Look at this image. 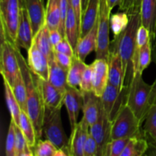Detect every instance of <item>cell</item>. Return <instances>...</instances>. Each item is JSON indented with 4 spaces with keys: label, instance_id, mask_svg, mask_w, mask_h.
Segmentation results:
<instances>
[{
    "label": "cell",
    "instance_id": "cell-1",
    "mask_svg": "<svg viewBox=\"0 0 156 156\" xmlns=\"http://www.w3.org/2000/svg\"><path fill=\"white\" fill-rule=\"evenodd\" d=\"M15 50L26 85V91H27L26 112L28 114L29 117L34 126L37 138V140H40L43 134V117H44L45 106L34 79L33 73L27 65V62H26L24 56L21 54L19 47L15 45Z\"/></svg>",
    "mask_w": 156,
    "mask_h": 156
},
{
    "label": "cell",
    "instance_id": "cell-2",
    "mask_svg": "<svg viewBox=\"0 0 156 156\" xmlns=\"http://www.w3.org/2000/svg\"><path fill=\"white\" fill-rule=\"evenodd\" d=\"M126 105L133 111L142 123L145 121L152 104V85H149L143 79V74L136 72L128 84Z\"/></svg>",
    "mask_w": 156,
    "mask_h": 156
},
{
    "label": "cell",
    "instance_id": "cell-3",
    "mask_svg": "<svg viewBox=\"0 0 156 156\" xmlns=\"http://www.w3.org/2000/svg\"><path fill=\"white\" fill-rule=\"evenodd\" d=\"M141 24L140 13L129 15V21L126 28L120 36L114 38V47L121 57L125 80L129 73L131 77L133 76V60L136 47L137 30Z\"/></svg>",
    "mask_w": 156,
    "mask_h": 156
},
{
    "label": "cell",
    "instance_id": "cell-4",
    "mask_svg": "<svg viewBox=\"0 0 156 156\" xmlns=\"http://www.w3.org/2000/svg\"><path fill=\"white\" fill-rule=\"evenodd\" d=\"M43 133L58 149H68L69 140L62 126L61 108L45 106L43 117Z\"/></svg>",
    "mask_w": 156,
    "mask_h": 156
},
{
    "label": "cell",
    "instance_id": "cell-5",
    "mask_svg": "<svg viewBox=\"0 0 156 156\" xmlns=\"http://www.w3.org/2000/svg\"><path fill=\"white\" fill-rule=\"evenodd\" d=\"M142 123L127 105L123 107L111 125V140L144 136L141 133Z\"/></svg>",
    "mask_w": 156,
    "mask_h": 156
},
{
    "label": "cell",
    "instance_id": "cell-6",
    "mask_svg": "<svg viewBox=\"0 0 156 156\" xmlns=\"http://www.w3.org/2000/svg\"><path fill=\"white\" fill-rule=\"evenodd\" d=\"M20 12V0H0L1 37H6L14 44L16 42Z\"/></svg>",
    "mask_w": 156,
    "mask_h": 156
},
{
    "label": "cell",
    "instance_id": "cell-7",
    "mask_svg": "<svg viewBox=\"0 0 156 156\" xmlns=\"http://www.w3.org/2000/svg\"><path fill=\"white\" fill-rule=\"evenodd\" d=\"M111 9L107 0H100L99 14L98 18V40L96 48V59H103L108 61L110 55V27H111Z\"/></svg>",
    "mask_w": 156,
    "mask_h": 156
},
{
    "label": "cell",
    "instance_id": "cell-8",
    "mask_svg": "<svg viewBox=\"0 0 156 156\" xmlns=\"http://www.w3.org/2000/svg\"><path fill=\"white\" fill-rule=\"evenodd\" d=\"M20 70L15 45L6 37H1L0 72L2 78L12 87Z\"/></svg>",
    "mask_w": 156,
    "mask_h": 156
},
{
    "label": "cell",
    "instance_id": "cell-9",
    "mask_svg": "<svg viewBox=\"0 0 156 156\" xmlns=\"http://www.w3.org/2000/svg\"><path fill=\"white\" fill-rule=\"evenodd\" d=\"M128 85H126L122 90L117 87L108 83L101 97L102 107L108 117L112 123L119 114L120 110L126 105Z\"/></svg>",
    "mask_w": 156,
    "mask_h": 156
},
{
    "label": "cell",
    "instance_id": "cell-10",
    "mask_svg": "<svg viewBox=\"0 0 156 156\" xmlns=\"http://www.w3.org/2000/svg\"><path fill=\"white\" fill-rule=\"evenodd\" d=\"M111 125L112 123L107 117L103 107H101L98 119L94 124L90 126L89 129L98 145V155H105L107 145L111 140Z\"/></svg>",
    "mask_w": 156,
    "mask_h": 156
},
{
    "label": "cell",
    "instance_id": "cell-11",
    "mask_svg": "<svg viewBox=\"0 0 156 156\" xmlns=\"http://www.w3.org/2000/svg\"><path fill=\"white\" fill-rule=\"evenodd\" d=\"M34 79L42 98L44 106L55 108H62L64 105L65 94L53 86L48 80L39 78L33 73Z\"/></svg>",
    "mask_w": 156,
    "mask_h": 156
},
{
    "label": "cell",
    "instance_id": "cell-12",
    "mask_svg": "<svg viewBox=\"0 0 156 156\" xmlns=\"http://www.w3.org/2000/svg\"><path fill=\"white\" fill-rule=\"evenodd\" d=\"M89 129V124L82 117L80 122L71 130L68 144L69 155L84 156V146L90 132Z\"/></svg>",
    "mask_w": 156,
    "mask_h": 156
},
{
    "label": "cell",
    "instance_id": "cell-13",
    "mask_svg": "<svg viewBox=\"0 0 156 156\" xmlns=\"http://www.w3.org/2000/svg\"><path fill=\"white\" fill-rule=\"evenodd\" d=\"M34 34L31 22L28 13L24 3H21L19 24L17 30V38L15 46L19 48H24L28 50L33 43Z\"/></svg>",
    "mask_w": 156,
    "mask_h": 156
},
{
    "label": "cell",
    "instance_id": "cell-14",
    "mask_svg": "<svg viewBox=\"0 0 156 156\" xmlns=\"http://www.w3.org/2000/svg\"><path fill=\"white\" fill-rule=\"evenodd\" d=\"M27 65L34 74L41 79L48 80L49 60L34 42L27 50Z\"/></svg>",
    "mask_w": 156,
    "mask_h": 156
},
{
    "label": "cell",
    "instance_id": "cell-15",
    "mask_svg": "<svg viewBox=\"0 0 156 156\" xmlns=\"http://www.w3.org/2000/svg\"><path fill=\"white\" fill-rule=\"evenodd\" d=\"M64 105L67 110L71 130L78 123V116L83 105V97L81 90L67 86L64 97Z\"/></svg>",
    "mask_w": 156,
    "mask_h": 156
},
{
    "label": "cell",
    "instance_id": "cell-16",
    "mask_svg": "<svg viewBox=\"0 0 156 156\" xmlns=\"http://www.w3.org/2000/svg\"><path fill=\"white\" fill-rule=\"evenodd\" d=\"M108 83L117 87L120 90L123 89L125 85V78L123 74V66L121 57L118 51L114 48H110V55L108 58Z\"/></svg>",
    "mask_w": 156,
    "mask_h": 156
},
{
    "label": "cell",
    "instance_id": "cell-17",
    "mask_svg": "<svg viewBox=\"0 0 156 156\" xmlns=\"http://www.w3.org/2000/svg\"><path fill=\"white\" fill-rule=\"evenodd\" d=\"M91 65L93 70L92 91L101 98L109 82L108 62L105 59H96Z\"/></svg>",
    "mask_w": 156,
    "mask_h": 156
},
{
    "label": "cell",
    "instance_id": "cell-18",
    "mask_svg": "<svg viewBox=\"0 0 156 156\" xmlns=\"http://www.w3.org/2000/svg\"><path fill=\"white\" fill-rule=\"evenodd\" d=\"M83 105H82V112L83 118L85 119L89 126L94 124L98 119L101 109V98L98 97L92 91H83Z\"/></svg>",
    "mask_w": 156,
    "mask_h": 156
},
{
    "label": "cell",
    "instance_id": "cell-19",
    "mask_svg": "<svg viewBox=\"0 0 156 156\" xmlns=\"http://www.w3.org/2000/svg\"><path fill=\"white\" fill-rule=\"evenodd\" d=\"M24 4L31 22L34 34L35 35L45 24L46 8L44 7V0H24Z\"/></svg>",
    "mask_w": 156,
    "mask_h": 156
},
{
    "label": "cell",
    "instance_id": "cell-20",
    "mask_svg": "<svg viewBox=\"0 0 156 156\" xmlns=\"http://www.w3.org/2000/svg\"><path fill=\"white\" fill-rule=\"evenodd\" d=\"M98 24L96 22L94 27L82 37L79 38L75 49V56L79 57L82 60L85 61L87 56L93 51H95L97 48L98 40Z\"/></svg>",
    "mask_w": 156,
    "mask_h": 156
},
{
    "label": "cell",
    "instance_id": "cell-21",
    "mask_svg": "<svg viewBox=\"0 0 156 156\" xmlns=\"http://www.w3.org/2000/svg\"><path fill=\"white\" fill-rule=\"evenodd\" d=\"M100 0H88L85 9L82 13L80 37L85 36L96 24L98 18Z\"/></svg>",
    "mask_w": 156,
    "mask_h": 156
},
{
    "label": "cell",
    "instance_id": "cell-22",
    "mask_svg": "<svg viewBox=\"0 0 156 156\" xmlns=\"http://www.w3.org/2000/svg\"><path fill=\"white\" fill-rule=\"evenodd\" d=\"M64 28H65V37L69 41L75 51V49L80 37V27L76 13L69 3V0L68 12L65 20Z\"/></svg>",
    "mask_w": 156,
    "mask_h": 156
},
{
    "label": "cell",
    "instance_id": "cell-23",
    "mask_svg": "<svg viewBox=\"0 0 156 156\" xmlns=\"http://www.w3.org/2000/svg\"><path fill=\"white\" fill-rule=\"evenodd\" d=\"M50 71H49L48 81L56 87L62 93L65 94L66 91L67 85V75L68 71L62 68L54 59L49 61Z\"/></svg>",
    "mask_w": 156,
    "mask_h": 156
},
{
    "label": "cell",
    "instance_id": "cell-24",
    "mask_svg": "<svg viewBox=\"0 0 156 156\" xmlns=\"http://www.w3.org/2000/svg\"><path fill=\"white\" fill-rule=\"evenodd\" d=\"M142 25L145 26L151 34L156 27V0H142L140 9Z\"/></svg>",
    "mask_w": 156,
    "mask_h": 156
},
{
    "label": "cell",
    "instance_id": "cell-25",
    "mask_svg": "<svg viewBox=\"0 0 156 156\" xmlns=\"http://www.w3.org/2000/svg\"><path fill=\"white\" fill-rule=\"evenodd\" d=\"M33 42L36 44L38 49L47 56L49 61L54 59V48L50 41L49 28L47 24H44L37 32L34 37Z\"/></svg>",
    "mask_w": 156,
    "mask_h": 156
},
{
    "label": "cell",
    "instance_id": "cell-26",
    "mask_svg": "<svg viewBox=\"0 0 156 156\" xmlns=\"http://www.w3.org/2000/svg\"><path fill=\"white\" fill-rule=\"evenodd\" d=\"M3 85L5 89V97L6 104L8 109L11 114V117L17 126L20 124V117H21V108L18 104V100L15 97L12 86L5 79H3Z\"/></svg>",
    "mask_w": 156,
    "mask_h": 156
},
{
    "label": "cell",
    "instance_id": "cell-27",
    "mask_svg": "<svg viewBox=\"0 0 156 156\" xmlns=\"http://www.w3.org/2000/svg\"><path fill=\"white\" fill-rule=\"evenodd\" d=\"M143 136L148 141L149 146L150 145L155 149L156 154V104L151 107L145 120Z\"/></svg>",
    "mask_w": 156,
    "mask_h": 156
},
{
    "label": "cell",
    "instance_id": "cell-28",
    "mask_svg": "<svg viewBox=\"0 0 156 156\" xmlns=\"http://www.w3.org/2000/svg\"><path fill=\"white\" fill-rule=\"evenodd\" d=\"M152 44L151 38L146 45L143 46L133 60V74L136 72L143 74V71L149 66L152 61Z\"/></svg>",
    "mask_w": 156,
    "mask_h": 156
},
{
    "label": "cell",
    "instance_id": "cell-29",
    "mask_svg": "<svg viewBox=\"0 0 156 156\" xmlns=\"http://www.w3.org/2000/svg\"><path fill=\"white\" fill-rule=\"evenodd\" d=\"M61 21V12L59 0H47L46 6L45 24L50 30L59 29Z\"/></svg>",
    "mask_w": 156,
    "mask_h": 156
},
{
    "label": "cell",
    "instance_id": "cell-30",
    "mask_svg": "<svg viewBox=\"0 0 156 156\" xmlns=\"http://www.w3.org/2000/svg\"><path fill=\"white\" fill-rule=\"evenodd\" d=\"M85 61L82 60L76 56H73V63L68 71L67 85L70 87L76 88L79 85L84 71L87 67Z\"/></svg>",
    "mask_w": 156,
    "mask_h": 156
},
{
    "label": "cell",
    "instance_id": "cell-31",
    "mask_svg": "<svg viewBox=\"0 0 156 156\" xmlns=\"http://www.w3.org/2000/svg\"><path fill=\"white\" fill-rule=\"evenodd\" d=\"M149 143L144 136H136L129 139L121 156H141L148 150Z\"/></svg>",
    "mask_w": 156,
    "mask_h": 156
},
{
    "label": "cell",
    "instance_id": "cell-32",
    "mask_svg": "<svg viewBox=\"0 0 156 156\" xmlns=\"http://www.w3.org/2000/svg\"><path fill=\"white\" fill-rule=\"evenodd\" d=\"M24 133V136L27 139L28 144L32 149L34 148L37 144V133L34 126L32 123L31 120L29 117L27 112L21 110V117H20V124L18 126Z\"/></svg>",
    "mask_w": 156,
    "mask_h": 156
},
{
    "label": "cell",
    "instance_id": "cell-33",
    "mask_svg": "<svg viewBox=\"0 0 156 156\" xmlns=\"http://www.w3.org/2000/svg\"><path fill=\"white\" fill-rule=\"evenodd\" d=\"M12 88L21 110L27 111V91L25 82L21 70L17 76L15 83Z\"/></svg>",
    "mask_w": 156,
    "mask_h": 156
},
{
    "label": "cell",
    "instance_id": "cell-34",
    "mask_svg": "<svg viewBox=\"0 0 156 156\" xmlns=\"http://www.w3.org/2000/svg\"><path fill=\"white\" fill-rule=\"evenodd\" d=\"M129 21V16L125 12H120L118 13L111 15V28L114 35V38L117 37L122 34V32L126 28Z\"/></svg>",
    "mask_w": 156,
    "mask_h": 156
},
{
    "label": "cell",
    "instance_id": "cell-35",
    "mask_svg": "<svg viewBox=\"0 0 156 156\" xmlns=\"http://www.w3.org/2000/svg\"><path fill=\"white\" fill-rule=\"evenodd\" d=\"M15 154L16 156L34 155L32 148L29 146L27 139L18 126L15 124Z\"/></svg>",
    "mask_w": 156,
    "mask_h": 156
},
{
    "label": "cell",
    "instance_id": "cell-36",
    "mask_svg": "<svg viewBox=\"0 0 156 156\" xmlns=\"http://www.w3.org/2000/svg\"><path fill=\"white\" fill-rule=\"evenodd\" d=\"M130 138L111 140L107 145L104 156H121Z\"/></svg>",
    "mask_w": 156,
    "mask_h": 156
},
{
    "label": "cell",
    "instance_id": "cell-37",
    "mask_svg": "<svg viewBox=\"0 0 156 156\" xmlns=\"http://www.w3.org/2000/svg\"><path fill=\"white\" fill-rule=\"evenodd\" d=\"M58 148L50 140L44 141L38 140L36 146L33 149L34 155L37 156H53Z\"/></svg>",
    "mask_w": 156,
    "mask_h": 156
},
{
    "label": "cell",
    "instance_id": "cell-38",
    "mask_svg": "<svg viewBox=\"0 0 156 156\" xmlns=\"http://www.w3.org/2000/svg\"><path fill=\"white\" fill-rule=\"evenodd\" d=\"M15 140V123L12 119H11L5 140V155L7 156H16Z\"/></svg>",
    "mask_w": 156,
    "mask_h": 156
},
{
    "label": "cell",
    "instance_id": "cell-39",
    "mask_svg": "<svg viewBox=\"0 0 156 156\" xmlns=\"http://www.w3.org/2000/svg\"><path fill=\"white\" fill-rule=\"evenodd\" d=\"M142 0H122L119 5L121 12H125L128 15L140 13Z\"/></svg>",
    "mask_w": 156,
    "mask_h": 156
},
{
    "label": "cell",
    "instance_id": "cell-40",
    "mask_svg": "<svg viewBox=\"0 0 156 156\" xmlns=\"http://www.w3.org/2000/svg\"><path fill=\"white\" fill-rule=\"evenodd\" d=\"M92 66L91 65H88L84 71L81 79L79 87L81 91H92Z\"/></svg>",
    "mask_w": 156,
    "mask_h": 156
},
{
    "label": "cell",
    "instance_id": "cell-41",
    "mask_svg": "<svg viewBox=\"0 0 156 156\" xmlns=\"http://www.w3.org/2000/svg\"><path fill=\"white\" fill-rule=\"evenodd\" d=\"M150 40V32L146 28L145 26L140 25L137 30L136 34V51L134 56L137 54L140 49L147 44L148 41ZM134 58V57H133Z\"/></svg>",
    "mask_w": 156,
    "mask_h": 156
},
{
    "label": "cell",
    "instance_id": "cell-42",
    "mask_svg": "<svg viewBox=\"0 0 156 156\" xmlns=\"http://www.w3.org/2000/svg\"><path fill=\"white\" fill-rule=\"evenodd\" d=\"M98 151V145L91 133L89 132L84 146V156H97Z\"/></svg>",
    "mask_w": 156,
    "mask_h": 156
},
{
    "label": "cell",
    "instance_id": "cell-43",
    "mask_svg": "<svg viewBox=\"0 0 156 156\" xmlns=\"http://www.w3.org/2000/svg\"><path fill=\"white\" fill-rule=\"evenodd\" d=\"M54 51L65 53V54L69 55V56H72V57H73L75 56L74 50H73L69 41L66 37H64L57 45L55 46Z\"/></svg>",
    "mask_w": 156,
    "mask_h": 156
},
{
    "label": "cell",
    "instance_id": "cell-44",
    "mask_svg": "<svg viewBox=\"0 0 156 156\" xmlns=\"http://www.w3.org/2000/svg\"><path fill=\"white\" fill-rule=\"evenodd\" d=\"M55 59L56 62L62 67L65 69L66 70L69 71V68L71 67L72 63H73V57L69 56V55L65 54V53H59V52H54Z\"/></svg>",
    "mask_w": 156,
    "mask_h": 156
},
{
    "label": "cell",
    "instance_id": "cell-45",
    "mask_svg": "<svg viewBox=\"0 0 156 156\" xmlns=\"http://www.w3.org/2000/svg\"><path fill=\"white\" fill-rule=\"evenodd\" d=\"M59 6H60L61 12V21L60 25H59V31L62 34V36L65 37V28H64V24H65V20L66 18V14L68 12L69 8V0H59Z\"/></svg>",
    "mask_w": 156,
    "mask_h": 156
},
{
    "label": "cell",
    "instance_id": "cell-46",
    "mask_svg": "<svg viewBox=\"0 0 156 156\" xmlns=\"http://www.w3.org/2000/svg\"><path fill=\"white\" fill-rule=\"evenodd\" d=\"M70 5L73 7L75 13H76V18H77L78 22H79V27L82 25V0H69Z\"/></svg>",
    "mask_w": 156,
    "mask_h": 156
},
{
    "label": "cell",
    "instance_id": "cell-47",
    "mask_svg": "<svg viewBox=\"0 0 156 156\" xmlns=\"http://www.w3.org/2000/svg\"><path fill=\"white\" fill-rule=\"evenodd\" d=\"M49 33H50V39L51 41L52 45L53 46V48L56 45H57L64 38L62 34L60 33L59 29H49Z\"/></svg>",
    "mask_w": 156,
    "mask_h": 156
},
{
    "label": "cell",
    "instance_id": "cell-48",
    "mask_svg": "<svg viewBox=\"0 0 156 156\" xmlns=\"http://www.w3.org/2000/svg\"><path fill=\"white\" fill-rule=\"evenodd\" d=\"M151 44H152V59L156 65V27L155 31L150 34Z\"/></svg>",
    "mask_w": 156,
    "mask_h": 156
},
{
    "label": "cell",
    "instance_id": "cell-49",
    "mask_svg": "<svg viewBox=\"0 0 156 156\" xmlns=\"http://www.w3.org/2000/svg\"><path fill=\"white\" fill-rule=\"evenodd\" d=\"M121 1L122 0H107V3H108V5L109 9H111V11H112V9L115 6L120 5Z\"/></svg>",
    "mask_w": 156,
    "mask_h": 156
},
{
    "label": "cell",
    "instance_id": "cell-50",
    "mask_svg": "<svg viewBox=\"0 0 156 156\" xmlns=\"http://www.w3.org/2000/svg\"><path fill=\"white\" fill-rule=\"evenodd\" d=\"M151 99H152V105L156 104V79H155V82H154V83L152 84V97H151Z\"/></svg>",
    "mask_w": 156,
    "mask_h": 156
},
{
    "label": "cell",
    "instance_id": "cell-51",
    "mask_svg": "<svg viewBox=\"0 0 156 156\" xmlns=\"http://www.w3.org/2000/svg\"><path fill=\"white\" fill-rule=\"evenodd\" d=\"M88 1V0H82V13H83L84 10H85V8H86Z\"/></svg>",
    "mask_w": 156,
    "mask_h": 156
},
{
    "label": "cell",
    "instance_id": "cell-52",
    "mask_svg": "<svg viewBox=\"0 0 156 156\" xmlns=\"http://www.w3.org/2000/svg\"><path fill=\"white\" fill-rule=\"evenodd\" d=\"M20 1H21V3H24V0H20Z\"/></svg>",
    "mask_w": 156,
    "mask_h": 156
}]
</instances>
